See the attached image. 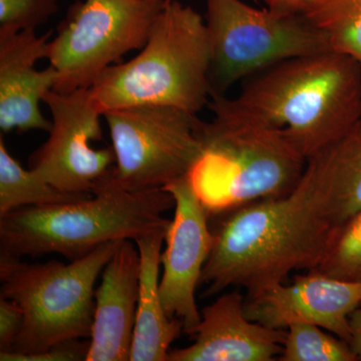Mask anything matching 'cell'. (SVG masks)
Returning <instances> with one entry per match:
<instances>
[{
    "mask_svg": "<svg viewBox=\"0 0 361 361\" xmlns=\"http://www.w3.org/2000/svg\"><path fill=\"white\" fill-rule=\"evenodd\" d=\"M23 313L20 306L0 297V353H11L20 336Z\"/></svg>",
    "mask_w": 361,
    "mask_h": 361,
    "instance_id": "23",
    "label": "cell"
},
{
    "mask_svg": "<svg viewBox=\"0 0 361 361\" xmlns=\"http://www.w3.org/2000/svg\"><path fill=\"white\" fill-rule=\"evenodd\" d=\"M307 187H308V186H307ZM311 195H312V194H311ZM313 200H314V199H313ZM315 206H316V202H315ZM316 209H317V211H318L317 206H316ZM318 213H319V212H318ZM319 215H320V213H319ZM320 217H322V216H320ZM322 221H323V220H322ZM323 222H324V221H323ZM324 224H325V223H324ZM325 225H326V224H325ZM326 227H327V226H326ZM327 228H329V227H327ZM329 231H330V230H329ZM330 232H331V231H330ZM331 234H332V233H331ZM332 236H334V235H332Z\"/></svg>",
    "mask_w": 361,
    "mask_h": 361,
    "instance_id": "26",
    "label": "cell"
},
{
    "mask_svg": "<svg viewBox=\"0 0 361 361\" xmlns=\"http://www.w3.org/2000/svg\"><path fill=\"white\" fill-rule=\"evenodd\" d=\"M118 182L132 191L160 189L189 176L204 151L205 122L174 106L144 104L104 113Z\"/></svg>",
    "mask_w": 361,
    "mask_h": 361,
    "instance_id": "8",
    "label": "cell"
},
{
    "mask_svg": "<svg viewBox=\"0 0 361 361\" xmlns=\"http://www.w3.org/2000/svg\"><path fill=\"white\" fill-rule=\"evenodd\" d=\"M310 271L361 282V211L337 229L319 264Z\"/></svg>",
    "mask_w": 361,
    "mask_h": 361,
    "instance_id": "20",
    "label": "cell"
},
{
    "mask_svg": "<svg viewBox=\"0 0 361 361\" xmlns=\"http://www.w3.org/2000/svg\"><path fill=\"white\" fill-rule=\"evenodd\" d=\"M51 32L37 35L35 30L0 33V129L2 133L32 130L49 133L51 122L40 111V102L54 90L56 71L49 65L35 68L47 59Z\"/></svg>",
    "mask_w": 361,
    "mask_h": 361,
    "instance_id": "13",
    "label": "cell"
},
{
    "mask_svg": "<svg viewBox=\"0 0 361 361\" xmlns=\"http://www.w3.org/2000/svg\"><path fill=\"white\" fill-rule=\"evenodd\" d=\"M361 306V282L344 281L310 271L291 285H275L245 301L247 317L271 329L292 323L317 325L351 339L350 315Z\"/></svg>",
    "mask_w": 361,
    "mask_h": 361,
    "instance_id": "11",
    "label": "cell"
},
{
    "mask_svg": "<svg viewBox=\"0 0 361 361\" xmlns=\"http://www.w3.org/2000/svg\"><path fill=\"white\" fill-rule=\"evenodd\" d=\"M174 207V198L163 188L126 189L113 167L84 200L25 207L0 215V253L18 258L56 253L77 260L102 244L135 241L168 228L171 220L163 215Z\"/></svg>",
    "mask_w": 361,
    "mask_h": 361,
    "instance_id": "2",
    "label": "cell"
},
{
    "mask_svg": "<svg viewBox=\"0 0 361 361\" xmlns=\"http://www.w3.org/2000/svg\"><path fill=\"white\" fill-rule=\"evenodd\" d=\"M310 323L287 327L280 361H358L350 344Z\"/></svg>",
    "mask_w": 361,
    "mask_h": 361,
    "instance_id": "19",
    "label": "cell"
},
{
    "mask_svg": "<svg viewBox=\"0 0 361 361\" xmlns=\"http://www.w3.org/2000/svg\"><path fill=\"white\" fill-rule=\"evenodd\" d=\"M266 7L278 13L301 14L313 0H263Z\"/></svg>",
    "mask_w": 361,
    "mask_h": 361,
    "instance_id": "24",
    "label": "cell"
},
{
    "mask_svg": "<svg viewBox=\"0 0 361 361\" xmlns=\"http://www.w3.org/2000/svg\"><path fill=\"white\" fill-rule=\"evenodd\" d=\"M59 11V0H0V33L37 30Z\"/></svg>",
    "mask_w": 361,
    "mask_h": 361,
    "instance_id": "21",
    "label": "cell"
},
{
    "mask_svg": "<svg viewBox=\"0 0 361 361\" xmlns=\"http://www.w3.org/2000/svg\"><path fill=\"white\" fill-rule=\"evenodd\" d=\"M163 189L174 198L175 213L166 233L165 251L161 253L163 275L159 291L167 314L178 318L191 336L201 320L195 293L214 245L210 215L189 176Z\"/></svg>",
    "mask_w": 361,
    "mask_h": 361,
    "instance_id": "10",
    "label": "cell"
},
{
    "mask_svg": "<svg viewBox=\"0 0 361 361\" xmlns=\"http://www.w3.org/2000/svg\"><path fill=\"white\" fill-rule=\"evenodd\" d=\"M122 241L102 244L68 264L27 263L0 253V297L18 304L23 313L11 353L35 355L59 342L90 338L94 284Z\"/></svg>",
    "mask_w": 361,
    "mask_h": 361,
    "instance_id": "5",
    "label": "cell"
},
{
    "mask_svg": "<svg viewBox=\"0 0 361 361\" xmlns=\"http://www.w3.org/2000/svg\"><path fill=\"white\" fill-rule=\"evenodd\" d=\"M213 94L289 59L330 51L302 14L256 8L242 0H205Z\"/></svg>",
    "mask_w": 361,
    "mask_h": 361,
    "instance_id": "6",
    "label": "cell"
},
{
    "mask_svg": "<svg viewBox=\"0 0 361 361\" xmlns=\"http://www.w3.org/2000/svg\"><path fill=\"white\" fill-rule=\"evenodd\" d=\"M302 178L332 232L361 211V118L307 159Z\"/></svg>",
    "mask_w": 361,
    "mask_h": 361,
    "instance_id": "15",
    "label": "cell"
},
{
    "mask_svg": "<svg viewBox=\"0 0 361 361\" xmlns=\"http://www.w3.org/2000/svg\"><path fill=\"white\" fill-rule=\"evenodd\" d=\"M351 339L349 344L355 351L358 360H361V306L350 315Z\"/></svg>",
    "mask_w": 361,
    "mask_h": 361,
    "instance_id": "25",
    "label": "cell"
},
{
    "mask_svg": "<svg viewBox=\"0 0 361 361\" xmlns=\"http://www.w3.org/2000/svg\"><path fill=\"white\" fill-rule=\"evenodd\" d=\"M301 14L324 35L330 51L361 66V0H313Z\"/></svg>",
    "mask_w": 361,
    "mask_h": 361,
    "instance_id": "18",
    "label": "cell"
},
{
    "mask_svg": "<svg viewBox=\"0 0 361 361\" xmlns=\"http://www.w3.org/2000/svg\"><path fill=\"white\" fill-rule=\"evenodd\" d=\"M141 259L132 240H123L94 290V325L87 361H129L140 293Z\"/></svg>",
    "mask_w": 361,
    "mask_h": 361,
    "instance_id": "14",
    "label": "cell"
},
{
    "mask_svg": "<svg viewBox=\"0 0 361 361\" xmlns=\"http://www.w3.org/2000/svg\"><path fill=\"white\" fill-rule=\"evenodd\" d=\"M165 2L77 0L49 42L47 59L56 71L54 90L90 89L128 52L141 49Z\"/></svg>",
    "mask_w": 361,
    "mask_h": 361,
    "instance_id": "7",
    "label": "cell"
},
{
    "mask_svg": "<svg viewBox=\"0 0 361 361\" xmlns=\"http://www.w3.org/2000/svg\"><path fill=\"white\" fill-rule=\"evenodd\" d=\"M168 228L134 241L140 252L141 274L130 361H168L171 344L184 330L178 318L166 312L159 291L161 247Z\"/></svg>",
    "mask_w": 361,
    "mask_h": 361,
    "instance_id": "16",
    "label": "cell"
},
{
    "mask_svg": "<svg viewBox=\"0 0 361 361\" xmlns=\"http://www.w3.org/2000/svg\"><path fill=\"white\" fill-rule=\"evenodd\" d=\"M82 338L68 339L59 342L44 353L35 355H18V353H0L1 361H87L90 341Z\"/></svg>",
    "mask_w": 361,
    "mask_h": 361,
    "instance_id": "22",
    "label": "cell"
},
{
    "mask_svg": "<svg viewBox=\"0 0 361 361\" xmlns=\"http://www.w3.org/2000/svg\"><path fill=\"white\" fill-rule=\"evenodd\" d=\"M204 126V151L189 174L209 215L295 189L307 158L283 130L213 111Z\"/></svg>",
    "mask_w": 361,
    "mask_h": 361,
    "instance_id": "4",
    "label": "cell"
},
{
    "mask_svg": "<svg viewBox=\"0 0 361 361\" xmlns=\"http://www.w3.org/2000/svg\"><path fill=\"white\" fill-rule=\"evenodd\" d=\"M208 106L283 130L308 159L360 120L361 66L334 51L297 56L253 75L232 99L213 94Z\"/></svg>",
    "mask_w": 361,
    "mask_h": 361,
    "instance_id": "1",
    "label": "cell"
},
{
    "mask_svg": "<svg viewBox=\"0 0 361 361\" xmlns=\"http://www.w3.org/2000/svg\"><path fill=\"white\" fill-rule=\"evenodd\" d=\"M153 1L166 2V1H169V0H153Z\"/></svg>",
    "mask_w": 361,
    "mask_h": 361,
    "instance_id": "27",
    "label": "cell"
},
{
    "mask_svg": "<svg viewBox=\"0 0 361 361\" xmlns=\"http://www.w3.org/2000/svg\"><path fill=\"white\" fill-rule=\"evenodd\" d=\"M90 196L61 191L30 169L25 170L9 154L4 137H0V215L25 207L71 203Z\"/></svg>",
    "mask_w": 361,
    "mask_h": 361,
    "instance_id": "17",
    "label": "cell"
},
{
    "mask_svg": "<svg viewBox=\"0 0 361 361\" xmlns=\"http://www.w3.org/2000/svg\"><path fill=\"white\" fill-rule=\"evenodd\" d=\"M211 45L206 21L178 0L163 4L141 51L111 66L92 85L102 111L159 104L197 114L208 106Z\"/></svg>",
    "mask_w": 361,
    "mask_h": 361,
    "instance_id": "3",
    "label": "cell"
},
{
    "mask_svg": "<svg viewBox=\"0 0 361 361\" xmlns=\"http://www.w3.org/2000/svg\"><path fill=\"white\" fill-rule=\"evenodd\" d=\"M238 292L221 295L201 311L194 343L171 349L168 361H272L283 351L286 331L247 317Z\"/></svg>",
    "mask_w": 361,
    "mask_h": 361,
    "instance_id": "12",
    "label": "cell"
},
{
    "mask_svg": "<svg viewBox=\"0 0 361 361\" xmlns=\"http://www.w3.org/2000/svg\"><path fill=\"white\" fill-rule=\"evenodd\" d=\"M44 103L51 111V129L30 156V170L61 191L92 195L97 180L116 164L113 146L96 149L90 144L103 140L104 115L92 90H51Z\"/></svg>",
    "mask_w": 361,
    "mask_h": 361,
    "instance_id": "9",
    "label": "cell"
}]
</instances>
